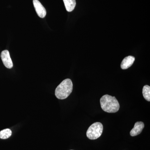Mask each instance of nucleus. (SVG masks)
I'll return each instance as SVG.
<instances>
[{
	"mask_svg": "<svg viewBox=\"0 0 150 150\" xmlns=\"http://www.w3.org/2000/svg\"><path fill=\"white\" fill-rule=\"evenodd\" d=\"M100 104L103 110L108 113L117 112L120 108V105L115 97L108 95H105L101 98Z\"/></svg>",
	"mask_w": 150,
	"mask_h": 150,
	"instance_id": "1",
	"label": "nucleus"
},
{
	"mask_svg": "<svg viewBox=\"0 0 150 150\" xmlns=\"http://www.w3.org/2000/svg\"><path fill=\"white\" fill-rule=\"evenodd\" d=\"M73 85L70 79L64 80L57 87L55 90V95L58 99H66L72 92Z\"/></svg>",
	"mask_w": 150,
	"mask_h": 150,
	"instance_id": "2",
	"label": "nucleus"
},
{
	"mask_svg": "<svg viewBox=\"0 0 150 150\" xmlns=\"http://www.w3.org/2000/svg\"><path fill=\"white\" fill-rule=\"evenodd\" d=\"M103 126L100 122H96L89 127L86 132L87 137L91 140H95L101 136Z\"/></svg>",
	"mask_w": 150,
	"mask_h": 150,
	"instance_id": "3",
	"label": "nucleus"
},
{
	"mask_svg": "<svg viewBox=\"0 0 150 150\" xmlns=\"http://www.w3.org/2000/svg\"><path fill=\"white\" fill-rule=\"evenodd\" d=\"M1 57L3 64L6 67L9 69L12 68L13 67V63L11 59L8 51L4 50L2 51L1 53Z\"/></svg>",
	"mask_w": 150,
	"mask_h": 150,
	"instance_id": "4",
	"label": "nucleus"
},
{
	"mask_svg": "<svg viewBox=\"0 0 150 150\" xmlns=\"http://www.w3.org/2000/svg\"><path fill=\"white\" fill-rule=\"evenodd\" d=\"M33 4L36 13L39 17L43 18L46 16V11L38 0H33Z\"/></svg>",
	"mask_w": 150,
	"mask_h": 150,
	"instance_id": "5",
	"label": "nucleus"
},
{
	"mask_svg": "<svg viewBox=\"0 0 150 150\" xmlns=\"http://www.w3.org/2000/svg\"><path fill=\"white\" fill-rule=\"evenodd\" d=\"M144 127V124L142 121L136 122L134 128L130 131V135L131 137H135L142 133V130Z\"/></svg>",
	"mask_w": 150,
	"mask_h": 150,
	"instance_id": "6",
	"label": "nucleus"
},
{
	"mask_svg": "<svg viewBox=\"0 0 150 150\" xmlns=\"http://www.w3.org/2000/svg\"><path fill=\"white\" fill-rule=\"evenodd\" d=\"M135 60V57L134 56H128L125 57L121 62V69L123 70L127 69L133 65Z\"/></svg>",
	"mask_w": 150,
	"mask_h": 150,
	"instance_id": "7",
	"label": "nucleus"
},
{
	"mask_svg": "<svg viewBox=\"0 0 150 150\" xmlns=\"http://www.w3.org/2000/svg\"><path fill=\"white\" fill-rule=\"evenodd\" d=\"M63 1L67 11L69 12L72 11L76 7V0H63Z\"/></svg>",
	"mask_w": 150,
	"mask_h": 150,
	"instance_id": "8",
	"label": "nucleus"
},
{
	"mask_svg": "<svg viewBox=\"0 0 150 150\" xmlns=\"http://www.w3.org/2000/svg\"><path fill=\"white\" fill-rule=\"evenodd\" d=\"M12 135V131L10 129H4L0 131V139H8Z\"/></svg>",
	"mask_w": 150,
	"mask_h": 150,
	"instance_id": "9",
	"label": "nucleus"
},
{
	"mask_svg": "<svg viewBox=\"0 0 150 150\" xmlns=\"http://www.w3.org/2000/svg\"><path fill=\"white\" fill-rule=\"evenodd\" d=\"M144 98L148 101H150V87L148 85L144 86L142 91Z\"/></svg>",
	"mask_w": 150,
	"mask_h": 150,
	"instance_id": "10",
	"label": "nucleus"
},
{
	"mask_svg": "<svg viewBox=\"0 0 150 150\" xmlns=\"http://www.w3.org/2000/svg\"></svg>",
	"mask_w": 150,
	"mask_h": 150,
	"instance_id": "11",
	"label": "nucleus"
}]
</instances>
